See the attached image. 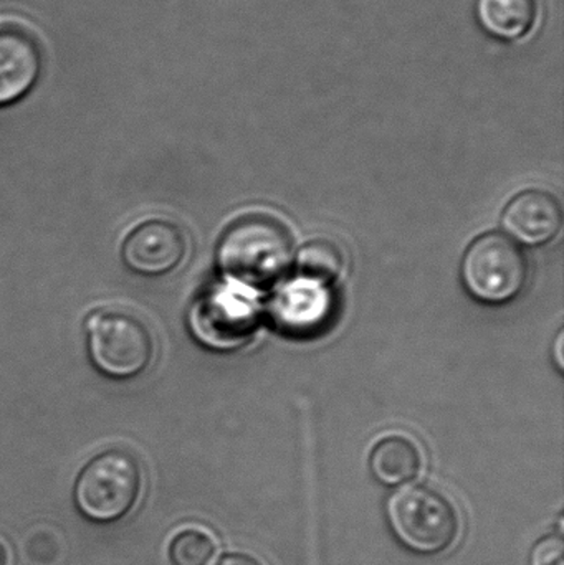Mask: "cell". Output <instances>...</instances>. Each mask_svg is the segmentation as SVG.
<instances>
[{
  "mask_svg": "<svg viewBox=\"0 0 564 565\" xmlns=\"http://www.w3.org/2000/svg\"><path fill=\"white\" fill-rule=\"evenodd\" d=\"M215 565H262L255 557L247 556V554H227L221 557Z\"/></svg>",
  "mask_w": 564,
  "mask_h": 565,
  "instance_id": "obj_15",
  "label": "cell"
},
{
  "mask_svg": "<svg viewBox=\"0 0 564 565\" xmlns=\"http://www.w3.org/2000/svg\"><path fill=\"white\" fill-rule=\"evenodd\" d=\"M0 565H7V551L2 544H0Z\"/></svg>",
  "mask_w": 564,
  "mask_h": 565,
  "instance_id": "obj_17",
  "label": "cell"
},
{
  "mask_svg": "<svg viewBox=\"0 0 564 565\" xmlns=\"http://www.w3.org/2000/svg\"><path fill=\"white\" fill-rule=\"evenodd\" d=\"M141 483V465L135 455L109 448L93 457L79 471L73 487V503L92 523H116L135 507Z\"/></svg>",
  "mask_w": 564,
  "mask_h": 565,
  "instance_id": "obj_4",
  "label": "cell"
},
{
  "mask_svg": "<svg viewBox=\"0 0 564 565\" xmlns=\"http://www.w3.org/2000/svg\"><path fill=\"white\" fill-rule=\"evenodd\" d=\"M294 254L288 228L268 215H247L232 224L217 247V264L232 280L267 288L287 274Z\"/></svg>",
  "mask_w": 564,
  "mask_h": 565,
  "instance_id": "obj_1",
  "label": "cell"
},
{
  "mask_svg": "<svg viewBox=\"0 0 564 565\" xmlns=\"http://www.w3.org/2000/svg\"><path fill=\"white\" fill-rule=\"evenodd\" d=\"M297 267L301 277L307 280L318 285H331L343 275L347 257L337 242L315 238L298 252Z\"/></svg>",
  "mask_w": 564,
  "mask_h": 565,
  "instance_id": "obj_12",
  "label": "cell"
},
{
  "mask_svg": "<svg viewBox=\"0 0 564 565\" xmlns=\"http://www.w3.org/2000/svg\"><path fill=\"white\" fill-rule=\"evenodd\" d=\"M189 326L195 339L207 348H237L254 331V309L237 296L217 289L194 302Z\"/></svg>",
  "mask_w": 564,
  "mask_h": 565,
  "instance_id": "obj_8",
  "label": "cell"
},
{
  "mask_svg": "<svg viewBox=\"0 0 564 565\" xmlns=\"http://www.w3.org/2000/svg\"><path fill=\"white\" fill-rule=\"evenodd\" d=\"M214 540L205 531L184 530L169 544L172 565H207L215 556Z\"/></svg>",
  "mask_w": 564,
  "mask_h": 565,
  "instance_id": "obj_13",
  "label": "cell"
},
{
  "mask_svg": "<svg viewBox=\"0 0 564 565\" xmlns=\"http://www.w3.org/2000/svg\"><path fill=\"white\" fill-rule=\"evenodd\" d=\"M562 225L560 202L549 192L536 189L513 198L503 212L506 231L530 247L549 244L562 231Z\"/></svg>",
  "mask_w": 564,
  "mask_h": 565,
  "instance_id": "obj_9",
  "label": "cell"
},
{
  "mask_svg": "<svg viewBox=\"0 0 564 565\" xmlns=\"http://www.w3.org/2000/svg\"><path fill=\"white\" fill-rule=\"evenodd\" d=\"M545 0H476L473 13L480 29L502 42H520L542 22Z\"/></svg>",
  "mask_w": 564,
  "mask_h": 565,
  "instance_id": "obj_10",
  "label": "cell"
},
{
  "mask_svg": "<svg viewBox=\"0 0 564 565\" xmlns=\"http://www.w3.org/2000/svg\"><path fill=\"white\" fill-rule=\"evenodd\" d=\"M563 554V537L546 536L533 547L530 565H564Z\"/></svg>",
  "mask_w": 564,
  "mask_h": 565,
  "instance_id": "obj_14",
  "label": "cell"
},
{
  "mask_svg": "<svg viewBox=\"0 0 564 565\" xmlns=\"http://www.w3.org/2000/svg\"><path fill=\"white\" fill-rule=\"evenodd\" d=\"M460 274L467 291L477 301L506 305L525 288L529 262L515 242L493 232L467 248Z\"/></svg>",
  "mask_w": 564,
  "mask_h": 565,
  "instance_id": "obj_5",
  "label": "cell"
},
{
  "mask_svg": "<svg viewBox=\"0 0 564 565\" xmlns=\"http://www.w3.org/2000/svg\"><path fill=\"white\" fill-rule=\"evenodd\" d=\"M374 480L386 488H400L417 478L423 470V454L409 438L394 435L374 447L370 457Z\"/></svg>",
  "mask_w": 564,
  "mask_h": 565,
  "instance_id": "obj_11",
  "label": "cell"
},
{
  "mask_svg": "<svg viewBox=\"0 0 564 565\" xmlns=\"http://www.w3.org/2000/svg\"><path fill=\"white\" fill-rule=\"evenodd\" d=\"M45 65V50L30 26L15 20L0 22V109L35 92Z\"/></svg>",
  "mask_w": 564,
  "mask_h": 565,
  "instance_id": "obj_7",
  "label": "cell"
},
{
  "mask_svg": "<svg viewBox=\"0 0 564 565\" xmlns=\"http://www.w3.org/2000/svg\"><path fill=\"white\" fill-rule=\"evenodd\" d=\"M184 228L168 217L138 222L123 238L121 260L139 277L158 278L178 270L189 255Z\"/></svg>",
  "mask_w": 564,
  "mask_h": 565,
  "instance_id": "obj_6",
  "label": "cell"
},
{
  "mask_svg": "<svg viewBox=\"0 0 564 565\" xmlns=\"http://www.w3.org/2000/svg\"><path fill=\"white\" fill-rule=\"evenodd\" d=\"M563 332H560L558 338H556L555 342V351H556V362H558V367L563 369Z\"/></svg>",
  "mask_w": 564,
  "mask_h": 565,
  "instance_id": "obj_16",
  "label": "cell"
},
{
  "mask_svg": "<svg viewBox=\"0 0 564 565\" xmlns=\"http://www.w3.org/2000/svg\"><path fill=\"white\" fill-rule=\"evenodd\" d=\"M86 349L96 371L115 381L139 377L156 355L155 332L131 309L109 306L85 319Z\"/></svg>",
  "mask_w": 564,
  "mask_h": 565,
  "instance_id": "obj_2",
  "label": "cell"
},
{
  "mask_svg": "<svg viewBox=\"0 0 564 565\" xmlns=\"http://www.w3.org/2000/svg\"><path fill=\"white\" fill-rule=\"evenodd\" d=\"M387 523L397 543L417 556L447 553L460 534V520L449 498L433 488L406 487L386 504Z\"/></svg>",
  "mask_w": 564,
  "mask_h": 565,
  "instance_id": "obj_3",
  "label": "cell"
}]
</instances>
